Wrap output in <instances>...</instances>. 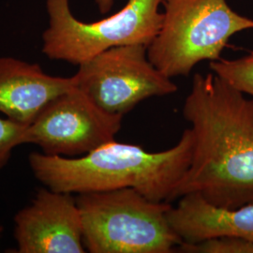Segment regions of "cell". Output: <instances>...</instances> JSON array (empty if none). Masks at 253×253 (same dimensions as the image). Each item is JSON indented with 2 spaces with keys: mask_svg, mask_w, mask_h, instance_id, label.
I'll return each mask as SVG.
<instances>
[{
  "mask_svg": "<svg viewBox=\"0 0 253 253\" xmlns=\"http://www.w3.org/2000/svg\"><path fill=\"white\" fill-rule=\"evenodd\" d=\"M183 117L193 150L172 201L197 193L219 208L253 204V99L214 73H196Z\"/></svg>",
  "mask_w": 253,
  "mask_h": 253,
  "instance_id": "cell-1",
  "label": "cell"
},
{
  "mask_svg": "<svg viewBox=\"0 0 253 253\" xmlns=\"http://www.w3.org/2000/svg\"><path fill=\"white\" fill-rule=\"evenodd\" d=\"M192 150L193 133L187 128L176 145L161 152L114 140L77 159L34 152L28 160L35 177L50 190L79 194L131 188L153 202L169 203Z\"/></svg>",
  "mask_w": 253,
  "mask_h": 253,
  "instance_id": "cell-2",
  "label": "cell"
},
{
  "mask_svg": "<svg viewBox=\"0 0 253 253\" xmlns=\"http://www.w3.org/2000/svg\"><path fill=\"white\" fill-rule=\"evenodd\" d=\"M83 241L91 253H170L183 242L168 219V202L131 188L79 193Z\"/></svg>",
  "mask_w": 253,
  "mask_h": 253,
  "instance_id": "cell-3",
  "label": "cell"
},
{
  "mask_svg": "<svg viewBox=\"0 0 253 253\" xmlns=\"http://www.w3.org/2000/svg\"><path fill=\"white\" fill-rule=\"evenodd\" d=\"M163 26L147 47L150 62L169 77L187 76L197 64L216 61L231 37L253 28L226 0H162Z\"/></svg>",
  "mask_w": 253,
  "mask_h": 253,
  "instance_id": "cell-4",
  "label": "cell"
},
{
  "mask_svg": "<svg viewBox=\"0 0 253 253\" xmlns=\"http://www.w3.org/2000/svg\"><path fill=\"white\" fill-rule=\"evenodd\" d=\"M162 0H127L110 17L84 23L75 18L70 0H47L49 27L42 36V52L51 59L81 65L116 46H147L163 26Z\"/></svg>",
  "mask_w": 253,
  "mask_h": 253,
  "instance_id": "cell-5",
  "label": "cell"
},
{
  "mask_svg": "<svg viewBox=\"0 0 253 253\" xmlns=\"http://www.w3.org/2000/svg\"><path fill=\"white\" fill-rule=\"evenodd\" d=\"M76 86L105 112L124 116L149 98L171 95L177 86L150 62L147 46H116L79 65Z\"/></svg>",
  "mask_w": 253,
  "mask_h": 253,
  "instance_id": "cell-6",
  "label": "cell"
},
{
  "mask_svg": "<svg viewBox=\"0 0 253 253\" xmlns=\"http://www.w3.org/2000/svg\"><path fill=\"white\" fill-rule=\"evenodd\" d=\"M123 116L105 112L76 87L49 101L27 126L25 145L48 156L86 155L115 140Z\"/></svg>",
  "mask_w": 253,
  "mask_h": 253,
  "instance_id": "cell-7",
  "label": "cell"
},
{
  "mask_svg": "<svg viewBox=\"0 0 253 253\" xmlns=\"http://www.w3.org/2000/svg\"><path fill=\"white\" fill-rule=\"evenodd\" d=\"M19 253H83L81 213L73 193L41 189L14 217Z\"/></svg>",
  "mask_w": 253,
  "mask_h": 253,
  "instance_id": "cell-8",
  "label": "cell"
},
{
  "mask_svg": "<svg viewBox=\"0 0 253 253\" xmlns=\"http://www.w3.org/2000/svg\"><path fill=\"white\" fill-rule=\"evenodd\" d=\"M76 87V79L46 74L38 64L0 56V113L28 126L46 104Z\"/></svg>",
  "mask_w": 253,
  "mask_h": 253,
  "instance_id": "cell-9",
  "label": "cell"
},
{
  "mask_svg": "<svg viewBox=\"0 0 253 253\" xmlns=\"http://www.w3.org/2000/svg\"><path fill=\"white\" fill-rule=\"evenodd\" d=\"M168 212L173 231L183 242L194 243L216 236H235L253 243V204L240 208L216 207L197 193L179 198Z\"/></svg>",
  "mask_w": 253,
  "mask_h": 253,
  "instance_id": "cell-10",
  "label": "cell"
},
{
  "mask_svg": "<svg viewBox=\"0 0 253 253\" xmlns=\"http://www.w3.org/2000/svg\"><path fill=\"white\" fill-rule=\"evenodd\" d=\"M211 71L237 90L252 96L253 99V51L237 59L211 61Z\"/></svg>",
  "mask_w": 253,
  "mask_h": 253,
  "instance_id": "cell-11",
  "label": "cell"
},
{
  "mask_svg": "<svg viewBox=\"0 0 253 253\" xmlns=\"http://www.w3.org/2000/svg\"><path fill=\"white\" fill-rule=\"evenodd\" d=\"M176 250L183 253H253V243L235 236H216L194 243L182 242Z\"/></svg>",
  "mask_w": 253,
  "mask_h": 253,
  "instance_id": "cell-12",
  "label": "cell"
},
{
  "mask_svg": "<svg viewBox=\"0 0 253 253\" xmlns=\"http://www.w3.org/2000/svg\"><path fill=\"white\" fill-rule=\"evenodd\" d=\"M27 126L9 118H0V171L9 163L12 150L18 145H25Z\"/></svg>",
  "mask_w": 253,
  "mask_h": 253,
  "instance_id": "cell-13",
  "label": "cell"
},
{
  "mask_svg": "<svg viewBox=\"0 0 253 253\" xmlns=\"http://www.w3.org/2000/svg\"><path fill=\"white\" fill-rule=\"evenodd\" d=\"M95 1H96L101 13L109 12L112 9V7L114 5V2H115V0H95Z\"/></svg>",
  "mask_w": 253,
  "mask_h": 253,
  "instance_id": "cell-14",
  "label": "cell"
},
{
  "mask_svg": "<svg viewBox=\"0 0 253 253\" xmlns=\"http://www.w3.org/2000/svg\"><path fill=\"white\" fill-rule=\"evenodd\" d=\"M3 230H4V228H3V226H1V225H0V235H1V234H2V232H3Z\"/></svg>",
  "mask_w": 253,
  "mask_h": 253,
  "instance_id": "cell-15",
  "label": "cell"
}]
</instances>
